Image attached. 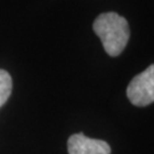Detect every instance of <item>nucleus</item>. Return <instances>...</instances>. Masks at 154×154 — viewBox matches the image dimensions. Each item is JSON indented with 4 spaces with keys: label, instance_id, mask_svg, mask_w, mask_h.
I'll return each instance as SVG.
<instances>
[{
    "label": "nucleus",
    "instance_id": "nucleus-1",
    "mask_svg": "<svg viewBox=\"0 0 154 154\" xmlns=\"http://www.w3.org/2000/svg\"><path fill=\"white\" fill-rule=\"evenodd\" d=\"M93 29L100 39L105 51L112 57L121 54L130 38L127 20L112 11L100 14L94 21Z\"/></svg>",
    "mask_w": 154,
    "mask_h": 154
},
{
    "label": "nucleus",
    "instance_id": "nucleus-2",
    "mask_svg": "<svg viewBox=\"0 0 154 154\" xmlns=\"http://www.w3.org/2000/svg\"><path fill=\"white\" fill-rule=\"evenodd\" d=\"M127 97L131 104L138 107L154 103V64L130 81L127 88Z\"/></svg>",
    "mask_w": 154,
    "mask_h": 154
},
{
    "label": "nucleus",
    "instance_id": "nucleus-3",
    "mask_svg": "<svg viewBox=\"0 0 154 154\" xmlns=\"http://www.w3.org/2000/svg\"><path fill=\"white\" fill-rule=\"evenodd\" d=\"M69 154H111L110 145L99 139H93L83 134H74L67 140Z\"/></svg>",
    "mask_w": 154,
    "mask_h": 154
},
{
    "label": "nucleus",
    "instance_id": "nucleus-4",
    "mask_svg": "<svg viewBox=\"0 0 154 154\" xmlns=\"http://www.w3.org/2000/svg\"><path fill=\"white\" fill-rule=\"evenodd\" d=\"M13 89V81L9 73L0 70V107L8 100Z\"/></svg>",
    "mask_w": 154,
    "mask_h": 154
}]
</instances>
